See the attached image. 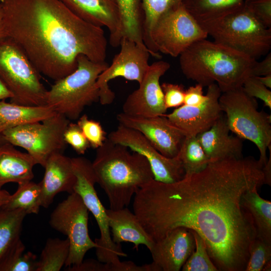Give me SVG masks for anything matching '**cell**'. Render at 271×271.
Listing matches in <instances>:
<instances>
[{
	"instance_id": "cell-1",
	"label": "cell",
	"mask_w": 271,
	"mask_h": 271,
	"mask_svg": "<svg viewBox=\"0 0 271 271\" xmlns=\"http://www.w3.org/2000/svg\"><path fill=\"white\" fill-rule=\"evenodd\" d=\"M263 166L253 157L210 161L173 183L153 179L135 194L133 213L155 241L183 227L196 232L219 271H245L256 233L242 195L264 184Z\"/></svg>"
},
{
	"instance_id": "cell-2",
	"label": "cell",
	"mask_w": 271,
	"mask_h": 271,
	"mask_svg": "<svg viewBox=\"0 0 271 271\" xmlns=\"http://www.w3.org/2000/svg\"><path fill=\"white\" fill-rule=\"evenodd\" d=\"M6 37L16 42L40 74L58 81L77 67L84 55L105 61L102 27L82 20L60 0H1Z\"/></svg>"
},
{
	"instance_id": "cell-3",
	"label": "cell",
	"mask_w": 271,
	"mask_h": 271,
	"mask_svg": "<svg viewBox=\"0 0 271 271\" xmlns=\"http://www.w3.org/2000/svg\"><path fill=\"white\" fill-rule=\"evenodd\" d=\"M92 168L98 183L105 193L110 209L127 207L143 186L154 179L147 159L125 146L106 138L96 149Z\"/></svg>"
},
{
	"instance_id": "cell-4",
	"label": "cell",
	"mask_w": 271,
	"mask_h": 271,
	"mask_svg": "<svg viewBox=\"0 0 271 271\" xmlns=\"http://www.w3.org/2000/svg\"><path fill=\"white\" fill-rule=\"evenodd\" d=\"M179 56L181 69L187 79L203 87L216 83L222 93L242 86L256 61L206 39L195 42Z\"/></svg>"
},
{
	"instance_id": "cell-5",
	"label": "cell",
	"mask_w": 271,
	"mask_h": 271,
	"mask_svg": "<svg viewBox=\"0 0 271 271\" xmlns=\"http://www.w3.org/2000/svg\"><path fill=\"white\" fill-rule=\"evenodd\" d=\"M198 23L215 42L255 60L270 50L271 28L262 25L244 4L223 16Z\"/></svg>"
},
{
	"instance_id": "cell-6",
	"label": "cell",
	"mask_w": 271,
	"mask_h": 271,
	"mask_svg": "<svg viewBox=\"0 0 271 271\" xmlns=\"http://www.w3.org/2000/svg\"><path fill=\"white\" fill-rule=\"evenodd\" d=\"M77 61L76 69L55 81L46 95V105L70 120L78 119L86 106L99 101L96 81L109 65L105 61L93 62L84 55H79Z\"/></svg>"
},
{
	"instance_id": "cell-7",
	"label": "cell",
	"mask_w": 271,
	"mask_h": 271,
	"mask_svg": "<svg viewBox=\"0 0 271 271\" xmlns=\"http://www.w3.org/2000/svg\"><path fill=\"white\" fill-rule=\"evenodd\" d=\"M219 102L230 131L255 145L260 154L258 161L264 166L271 145L270 115L258 111L255 98L248 96L242 86L221 93Z\"/></svg>"
},
{
	"instance_id": "cell-8",
	"label": "cell",
	"mask_w": 271,
	"mask_h": 271,
	"mask_svg": "<svg viewBox=\"0 0 271 271\" xmlns=\"http://www.w3.org/2000/svg\"><path fill=\"white\" fill-rule=\"evenodd\" d=\"M40 73L21 47L6 37L0 41V78L13 94L12 103L46 105V89Z\"/></svg>"
},
{
	"instance_id": "cell-9",
	"label": "cell",
	"mask_w": 271,
	"mask_h": 271,
	"mask_svg": "<svg viewBox=\"0 0 271 271\" xmlns=\"http://www.w3.org/2000/svg\"><path fill=\"white\" fill-rule=\"evenodd\" d=\"M70 120L56 113L42 121L18 126L2 132L7 141L25 149L36 165L44 167L50 156L63 153L64 132Z\"/></svg>"
},
{
	"instance_id": "cell-10",
	"label": "cell",
	"mask_w": 271,
	"mask_h": 271,
	"mask_svg": "<svg viewBox=\"0 0 271 271\" xmlns=\"http://www.w3.org/2000/svg\"><path fill=\"white\" fill-rule=\"evenodd\" d=\"M71 160L76 177L74 192L81 197L92 214L100 231V237L94 240L97 245L95 250L97 260L102 262H118L120 257L126 256L127 254L122 251L120 244L115 243L112 239L106 209L94 188L96 179L92 162L82 157L72 158Z\"/></svg>"
},
{
	"instance_id": "cell-11",
	"label": "cell",
	"mask_w": 271,
	"mask_h": 271,
	"mask_svg": "<svg viewBox=\"0 0 271 271\" xmlns=\"http://www.w3.org/2000/svg\"><path fill=\"white\" fill-rule=\"evenodd\" d=\"M206 32L183 3L162 16L151 33L153 52L179 56L195 42L208 37Z\"/></svg>"
},
{
	"instance_id": "cell-12",
	"label": "cell",
	"mask_w": 271,
	"mask_h": 271,
	"mask_svg": "<svg viewBox=\"0 0 271 271\" xmlns=\"http://www.w3.org/2000/svg\"><path fill=\"white\" fill-rule=\"evenodd\" d=\"M89 212L81 197L74 192L59 203L50 215V226L66 235L70 242L66 267L79 265L86 253L97 247L89 235Z\"/></svg>"
},
{
	"instance_id": "cell-13",
	"label": "cell",
	"mask_w": 271,
	"mask_h": 271,
	"mask_svg": "<svg viewBox=\"0 0 271 271\" xmlns=\"http://www.w3.org/2000/svg\"><path fill=\"white\" fill-rule=\"evenodd\" d=\"M119 46L120 52L114 56L111 64L100 74L96 81L99 101L103 105L112 103L115 97L108 85L111 80L121 77L140 83L150 66L151 52L147 47L125 37L121 38Z\"/></svg>"
},
{
	"instance_id": "cell-14",
	"label": "cell",
	"mask_w": 271,
	"mask_h": 271,
	"mask_svg": "<svg viewBox=\"0 0 271 271\" xmlns=\"http://www.w3.org/2000/svg\"><path fill=\"white\" fill-rule=\"evenodd\" d=\"M107 138L144 156L150 164L155 180L173 183L184 178L185 171L178 157L173 158L165 157L138 130L119 124L108 134Z\"/></svg>"
},
{
	"instance_id": "cell-15",
	"label": "cell",
	"mask_w": 271,
	"mask_h": 271,
	"mask_svg": "<svg viewBox=\"0 0 271 271\" xmlns=\"http://www.w3.org/2000/svg\"><path fill=\"white\" fill-rule=\"evenodd\" d=\"M170 68V64L163 60L150 65L139 88L130 93L124 102L122 112L142 117L165 114L167 109L160 80Z\"/></svg>"
},
{
	"instance_id": "cell-16",
	"label": "cell",
	"mask_w": 271,
	"mask_h": 271,
	"mask_svg": "<svg viewBox=\"0 0 271 271\" xmlns=\"http://www.w3.org/2000/svg\"><path fill=\"white\" fill-rule=\"evenodd\" d=\"M116 119L119 124L141 132L157 151L167 158L178 156L186 137L164 115L142 117L121 112L116 115Z\"/></svg>"
},
{
	"instance_id": "cell-17",
	"label": "cell",
	"mask_w": 271,
	"mask_h": 271,
	"mask_svg": "<svg viewBox=\"0 0 271 271\" xmlns=\"http://www.w3.org/2000/svg\"><path fill=\"white\" fill-rule=\"evenodd\" d=\"M206 99L196 106L183 104L164 114L186 136H196L209 129L223 114L219 98L221 91L216 83L207 86Z\"/></svg>"
},
{
	"instance_id": "cell-18",
	"label": "cell",
	"mask_w": 271,
	"mask_h": 271,
	"mask_svg": "<svg viewBox=\"0 0 271 271\" xmlns=\"http://www.w3.org/2000/svg\"><path fill=\"white\" fill-rule=\"evenodd\" d=\"M79 18L93 25L105 27L109 32V43L119 46L122 38L120 13L115 0H60Z\"/></svg>"
},
{
	"instance_id": "cell-19",
	"label": "cell",
	"mask_w": 271,
	"mask_h": 271,
	"mask_svg": "<svg viewBox=\"0 0 271 271\" xmlns=\"http://www.w3.org/2000/svg\"><path fill=\"white\" fill-rule=\"evenodd\" d=\"M195 249V239L190 229L179 227L155 241L150 251L153 262L161 271H179Z\"/></svg>"
},
{
	"instance_id": "cell-20",
	"label": "cell",
	"mask_w": 271,
	"mask_h": 271,
	"mask_svg": "<svg viewBox=\"0 0 271 271\" xmlns=\"http://www.w3.org/2000/svg\"><path fill=\"white\" fill-rule=\"evenodd\" d=\"M45 173L40 182L41 188V207L48 208L55 196L61 192H74L76 177L74 172L71 158L56 153L47 161Z\"/></svg>"
},
{
	"instance_id": "cell-21",
	"label": "cell",
	"mask_w": 271,
	"mask_h": 271,
	"mask_svg": "<svg viewBox=\"0 0 271 271\" xmlns=\"http://www.w3.org/2000/svg\"><path fill=\"white\" fill-rule=\"evenodd\" d=\"M230 131L222 114L209 129L196 136L210 161L242 157V140Z\"/></svg>"
},
{
	"instance_id": "cell-22",
	"label": "cell",
	"mask_w": 271,
	"mask_h": 271,
	"mask_svg": "<svg viewBox=\"0 0 271 271\" xmlns=\"http://www.w3.org/2000/svg\"><path fill=\"white\" fill-rule=\"evenodd\" d=\"M106 212L112 239L115 243L130 242L136 250L140 245L151 249L155 241L146 231L136 215L127 207L116 210L106 209Z\"/></svg>"
},
{
	"instance_id": "cell-23",
	"label": "cell",
	"mask_w": 271,
	"mask_h": 271,
	"mask_svg": "<svg viewBox=\"0 0 271 271\" xmlns=\"http://www.w3.org/2000/svg\"><path fill=\"white\" fill-rule=\"evenodd\" d=\"M36 165L30 155L19 151L11 144L0 147V189L8 183L19 184L31 181Z\"/></svg>"
},
{
	"instance_id": "cell-24",
	"label": "cell",
	"mask_w": 271,
	"mask_h": 271,
	"mask_svg": "<svg viewBox=\"0 0 271 271\" xmlns=\"http://www.w3.org/2000/svg\"><path fill=\"white\" fill-rule=\"evenodd\" d=\"M56 113L47 105L29 106L0 101V133L18 126L42 121Z\"/></svg>"
},
{
	"instance_id": "cell-25",
	"label": "cell",
	"mask_w": 271,
	"mask_h": 271,
	"mask_svg": "<svg viewBox=\"0 0 271 271\" xmlns=\"http://www.w3.org/2000/svg\"><path fill=\"white\" fill-rule=\"evenodd\" d=\"M27 215L21 209H0V270L23 243L20 236Z\"/></svg>"
},
{
	"instance_id": "cell-26",
	"label": "cell",
	"mask_w": 271,
	"mask_h": 271,
	"mask_svg": "<svg viewBox=\"0 0 271 271\" xmlns=\"http://www.w3.org/2000/svg\"><path fill=\"white\" fill-rule=\"evenodd\" d=\"M254 187L242 196L241 205L250 214L256 230V238L271 244V202L261 198Z\"/></svg>"
},
{
	"instance_id": "cell-27",
	"label": "cell",
	"mask_w": 271,
	"mask_h": 271,
	"mask_svg": "<svg viewBox=\"0 0 271 271\" xmlns=\"http://www.w3.org/2000/svg\"><path fill=\"white\" fill-rule=\"evenodd\" d=\"M115 1L121 17L122 37L147 47L143 41L144 13L141 0Z\"/></svg>"
},
{
	"instance_id": "cell-28",
	"label": "cell",
	"mask_w": 271,
	"mask_h": 271,
	"mask_svg": "<svg viewBox=\"0 0 271 271\" xmlns=\"http://www.w3.org/2000/svg\"><path fill=\"white\" fill-rule=\"evenodd\" d=\"M245 0H184L187 10L198 22L213 20L239 8Z\"/></svg>"
},
{
	"instance_id": "cell-29",
	"label": "cell",
	"mask_w": 271,
	"mask_h": 271,
	"mask_svg": "<svg viewBox=\"0 0 271 271\" xmlns=\"http://www.w3.org/2000/svg\"><path fill=\"white\" fill-rule=\"evenodd\" d=\"M16 191L11 195L8 202L2 209H21L27 214H38L41 207V188L40 183L29 181L18 184Z\"/></svg>"
},
{
	"instance_id": "cell-30",
	"label": "cell",
	"mask_w": 271,
	"mask_h": 271,
	"mask_svg": "<svg viewBox=\"0 0 271 271\" xmlns=\"http://www.w3.org/2000/svg\"><path fill=\"white\" fill-rule=\"evenodd\" d=\"M184 0H141L144 13L143 41L151 55L159 59L161 55L153 51L151 31L158 20L170 10L182 3Z\"/></svg>"
},
{
	"instance_id": "cell-31",
	"label": "cell",
	"mask_w": 271,
	"mask_h": 271,
	"mask_svg": "<svg viewBox=\"0 0 271 271\" xmlns=\"http://www.w3.org/2000/svg\"><path fill=\"white\" fill-rule=\"evenodd\" d=\"M70 250L67 238H48L38 259L37 271H59L65 265Z\"/></svg>"
},
{
	"instance_id": "cell-32",
	"label": "cell",
	"mask_w": 271,
	"mask_h": 271,
	"mask_svg": "<svg viewBox=\"0 0 271 271\" xmlns=\"http://www.w3.org/2000/svg\"><path fill=\"white\" fill-rule=\"evenodd\" d=\"M189 177L204 169L210 162L204 152L197 136H186L177 156Z\"/></svg>"
},
{
	"instance_id": "cell-33",
	"label": "cell",
	"mask_w": 271,
	"mask_h": 271,
	"mask_svg": "<svg viewBox=\"0 0 271 271\" xmlns=\"http://www.w3.org/2000/svg\"><path fill=\"white\" fill-rule=\"evenodd\" d=\"M194 237L195 249L182 267L183 271H218L210 258L201 236L191 230Z\"/></svg>"
},
{
	"instance_id": "cell-34",
	"label": "cell",
	"mask_w": 271,
	"mask_h": 271,
	"mask_svg": "<svg viewBox=\"0 0 271 271\" xmlns=\"http://www.w3.org/2000/svg\"><path fill=\"white\" fill-rule=\"evenodd\" d=\"M25 246L22 244L0 271H37V257L31 251L25 252Z\"/></svg>"
},
{
	"instance_id": "cell-35",
	"label": "cell",
	"mask_w": 271,
	"mask_h": 271,
	"mask_svg": "<svg viewBox=\"0 0 271 271\" xmlns=\"http://www.w3.org/2000/svg\"><path fill=\"white\" fill-rule=\"evenodd\" d=\"M249 257L245 271H261L271 260V244L255 238L250 243Z\"/></svg>"
},
{
	"instance_id": "cell-36",
	"label": "cell",
	"mask_w": 271,
	"mask_h": 271,
	"mask_svg": "<svg viewBox=\"0 0 271 271\" xmlns=\"http://www.w3.org/2000/svg\"><path fill=\"white\" fill-rule=\"evenodd\" d=\"M78 119L77 123L88 141L90 147L96 149L101 146L107 138L100 123L89 119L86 114L80 116Z\"/></svg>"
},
{
	"instance_id": "cell-37",
	"label": "cell",
	"mask_w": 271,
	"mask_h": 271,
	"mask_svg": "<svg viewBox=\"0 0 271 271\" xmlns=\"http://www.w3.org/2000/svg\"><path fill=\"white\" fill-rule=\"evenodd\" d=\"M64 140L79 155L84 154L90 147L77 123L69 122L64 132Z\"/></svg>"
},
{
	"instance_id": "cell-38",
	"label": "cell",
	"mask_w": 271,
	"mask_h": 271,
	"mask_svg": "<svg viewBox=\"0 0 271 271\" xmlns=\"http://www.w3.org/2000/svg\"><path fill=\"white\" fill-rule=\"evenodd\" d=\"M242 87L248 96L261 100L265 106L271 109V91L263 85L256 76L248 77L244 81Z\"/></svg>"
},
{
	"instance_id": "cell-39",
	"label": "cell",
	"mask_w": 271,
	"mask_h": 271,
	"mask_svg": "<svg viewBox=\"0 0 271 271\" xmlns=\"http://www.w3.org/2000/svg\"><path fill=\"white\" fill-rule=\"evenodd\" d=\"M244 4L262 25L271 28V0H245Z\"/></svg>"
},
{
	"instance_id": "cell-40",
	"label": "cell",
	"mask_w": 271,
	"mask_h": 271,
	"mask_svg": "<svg viewBox=\"0 0 271 271\" xmlns=\"http://www.w3.org/2000/svg\"><path fill=\"white\" fill-rule=\"evenodd\" d=\"M167 109L177 108L184 104L185 89L181 84L164 82L161 85Z\"/></svg>"
},
{
	"instance_id": "cell-41",
	"label": "cell",
	"mask_w": 271,
	"mask_h": 271,
	"mask_svg": "<svg viewBox=\"0 0 271 271\" xmlns=\"http://www.w3.org/2000/svg\"><path fill=\"white\" fill-rule=\"evenodd\" d=\"M203 87L202 85L197 83L185 90L184 104L196 106L203 103L206 99V95L203 94Z\"/></svg>"
},
{
	"instance_id": "cell-42",
	"label": "cell",
	"mask_w": 271,
	"mask_h": 271,
	"mask_svg": "<svg viewBox=\"0 0 271 271\" xmlns=\"http://www.w3.org/2000/svg\"><path fill=\"white\" fill-rule=\"evenodd\" d=\"M66 270L69 271H105V262L98 260L88 259L83 260L76 266L66 267Z\"/></svg>"
},
{
	"instance_id": "cell-43",
	"label": "cell",
	"mask_w": 271,
	"mask_h": 271,
	"mask_svg": "<svg viewBox=\"0 0 271 271\" xmlns=\"http://www.w3.org/2000/svg\"><path fill=\"white\" fill-rule=\"evenodd\" d=\"M271 74V53L267 54L265 58L260 62L256 61L253 66L250 76H263Z\"/></svg>"
},
{
	"instance_id": "cell-44",
	"label": "cell",
	"mask_w": 271,
	"mask_h": 271,
	"mask_svg": "<svg viewBox=\"0 0 271 271\" xmlns=\"http://www.w3.org/2000/svg\"><path fill=\"white\" fill-rule=\"evenodd\" d=\"M269 150V159L267 160L266 164L263 167L262 171L264 175V184L271 185V145L268 148Z\"/></svg>"
},
{
	"instance_id": "cell-45",
	"label": "cell",
	"mask_w": 271,
	"mask_h": 271,
	"mask_svg": "<svg viewBox=\"0 0 271 271\" xmlns=\"http://www.w3.org/2000/svg\"><path fill=\"white\" fill-rule=\"evenodd\" d=\"M12 97L13 94L0 78V101L7 98L11 99Z\"/></svg>"
},
{
	"instance_id": "cell-46",
	"label": "cell",
	"mask_w": 271,
	"mask_h": 271,
	"mask_svg": "<svg viewBox=\"0 0 271 271\" xmlns=\"http://www.w3.org/2000/svg\"><path fill=\"white\" fill-rule=\"evenodd\" d=\"M10 196L7 191L0 189V209L8 202Z\"/></svg>"
},
{
	"instance_id": "cell-47",
	"label": "cell",
	"mask_w": 271,
	"mask_h": 271,
	"mask_svg": "<svg viewBox=\"0 0 271 271\" xmlns=\"http://www.w3.org/2000/svg\"><path fill=\"white\" fill-rule=\"evenodd\" d=\"M6 38L3 23V14L1 0H0V41Z\"/></svg>"
},
{
	"instance_id": "cell-48",
	"label": "cell",
	"mask_w": 271,
	"mask_h": 271,
	"mask_svg": "<svg viewBox=\"0 0 271 271\" xmlns=\"http://www.w3.org/2000/svg\"><path fill=\"white\" fill-rule=\"evenodd\" d=\"M256 77L263 85L268 89L271 88V74Z\"/></svg>"
},
{
	"instance_id": "cell-49",
	"label": "cell",
	"mask_w": 271,
	"mask_h": 271,
	"mask_svg": "<svg viewBox=\"0 0 271 271\" xmlns=\"http://www.w3.org/2000/svg\"><path fill=\"white\" fill-rule=\"evenodd\" d=\"M271 270V260L267 261L263 266L262 270L263 271H270Z\"/></svg>"
},
{
	"instance_id": "cell-50",
	"label": "cell",
	"mask_w": 271,
	"mask_h": 271,
	"mask_svg": "<svg viewBox=\"0 0 271 271\" xmlns=\"http://www.w3.org/2000/svg\"><path fill=\"white\" fill-rule=\"evenodd\" d=\"M8 143L2 133H0V147Z\"/></svg>"
}]
</instances>
